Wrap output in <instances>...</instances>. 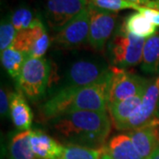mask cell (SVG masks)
<instances>
[{
	"label": "cell",
	"instance_id": "cell-1",
	"mask_svg": "<svg viewBox=\"0 0 159 159\" xmlns=\"http://www.w3.org/2000/svg\"><path fill=\"white\" fill-rule=\"evenodd\" d=\"M51 121L53 129L68 144L97 149L105 146L111 126L107 111H77Z\"/></svg>",
	"mask_w": 159,
	"mask_h": 159
},
{
	"label": "cell",
	"instance_id": "cell-2",
	"mask_svg": "<svg viewBox=\"0 0 159 159\" xmlns=\"http://www.w3.org/2000/svg\"><path fill=\"white\" fill-rule=\"evenodd\" d=\"M111 78L112 72L110 66L108 73L92 85L59 89L42 105V114L46 119L51 120L77 111H107Z\"/></svg>",
	"mask_w": 159,
	"mask_h": 159
},
{
	"label": "cell",
	"instance_id": "cell-3",
	"mask_svg": "<svg viewBox=\"0 0 159 159\" xmlns=\"http://www.w3.org/2000/svg\"><path fill=\"white\" fill-rule=\"evenodd\" d=\"M51 74V65L44 57H29L23 65L17 81L18 90L31 100L45 94Z\"/></svg>",
	"mask_w": 159,
	"mask_h": 159
},
{
	"label": "cell",
	"instance_id": "cell-4",
	"mask_svg": "<svg viewBox=\"0 0 159 159\" xmlns=\"http://www.w3.org/2000/svg\"><path fill=\"white\" fill-rule=\"evenodd\" d=\"M145 41L146 39L137 37L121 27L109 44L110 57L114 66L125 69L142 63Z\"/></svg>",
	"mask_w": 159,
	"mask_h": 159
},
{
	"label": "cell",
	"instance_id": "cell-5",
	"mask_svg": "<svg viewBox=\"0 0 159 159\" xmlns=\"http://www.w3.org/2000/svg\"><path fill=\"white\" fill-rule=\"evenodd\" d=\"M111 70L112 72V78L109 93L108 107L146 91L148 82L142 77L114 66H111Z\"/></svg>",
	"mask_w": 159,
	"mask_h": 159
},
{
	"label": "cell",
	"instance_id": "cell-6",
	"mask_svg": "<svg viewBox=\"0 0 159 159\" xmlns=\"http://www.w3.org/2000/svg\"><path fill=\"white\" fill-rule=\"evenodd\" d=\"M89 5V0H47L45 18L49 28L58 32Z\"/></svg>",
	"mask_w": 159,
	"mask_h": 159
},
{
	"label": "cell",
	"instance_id": "cell-7",
	"mask_svg": "<svg viewBox=\"0 0 159 159\" xmlns=\"http://www.w3.org/2000/svg\"><path fill=\"white\" fill-rule=\"evenodd\" d=\"M110 71V66H104L89 60L74 62L64 78V84L59 89H77L92 85L99 81Z\"/></svg>",
	"mask_w": 159,
	"mask_h": 159
},
{
	"label": "cell",
	"instance_id": "cell-8",
	"mask_svg": "<svg viewBox=\"0 0 159 159\" xmlns=\"http://www.w3.org/2000/svg\"><path fill=\"white\" fill-rule=\"evenodd\" d=\"M89 8L90 11V25L89 43L96 50H102L113 33L117 13L113 11L100 9L89 1Z\"/></svg>",
	"mask_w": 159,
	"mask_h": 159
},
{
	"label": "cell",
	"instance_id": "cell-9",
	"mask_svg": "<svg viewBox=\"0 0 159 159\" xmlns=\"http://www.w3.org/2000/svg\"><path fill=\"white\" fill-rule=\"evenodd\" d=\"M90 11L89 6L74 18L54 36L53 41L63 48H74L89 42Z\"/></svg>",
	"mask_w": 159,
	"mask_h": 159
},
{
	"label": "cell",
	"instance_id": "cell-10",
	"mask_svg": "<svg viewBox=\"0 0 159 159\" xmlns=\"http://www.w3.org/2000/svg\"><path fill=\"white\" fill-rule=\"evenodd\" d=\"M158 104L159 76L154 81L148 83L142 98L141 106L128 120V122L123 126L122 130L129 132L142 125H148L154 120L159 119L157 116Z\"/></svg>",
	"mask_w": 159,
	"mask_h": 159
},
{
	"label": "cell",
	"instance_id": "cell-11",
	"mask_svg": "<svg viewBox=\"0 0 159 159\" xmlns=\"http://www.w3.org/2000/svg\"><path fill=\"white\" fill-rule=\"evenodd\" d=\"M143 159H148L159 146V119L127 133Z\"/></svg>",
	"mask_w": 159,
	"mask_h": 159
},
{
	"label": "cell",
	"instance_id": "cell-12",
	"mask_svg": "<svg viewBox=\"0 0 159 159\" xmlns=\"http://www.w3.org/2000/svg\"><path fill=\"white\" fill-rule=\"evenodd\" d=\"M30 147L36 159H59L64 146L55 139L40 130H31Z\"/></svg>",
	"mask_w": 159,
	"mask_h": 159
},
{
	"label": "cell",
	"instance_id": "cell-13",
	"mask_svg": "<svg viewBox=\"0 0 159 159\" xmlns=\"http://www.w3.org/2000/svg\"><path fill=\"white\" fill-rule=\"evenodd\" d=\"M10 118L19 131H29L33 122V112L20 91L10 95Z\"/></svg>",
	"mask_w": 159,
	"mask_h": 159
},
{
	"label": "cell",
	"instance_id": "cell-14",
	"mask_svg": "<svg viewBox=\"0 0 159 159\" xmlns=\"http://www.w3.org/2000/svg\"><path fill=\"white\" fill-rule=\"evenodd\" d=\"M145 93V92H144ZM144 93L125 100L113 103L108 107L110 118L116 129L122 130L123 126L128 122L142 104Z\"/></svg>",
	"mask_w": 159,
	"mask_h": 159
},
{
	"label": "cell",
	"instance_id": "cell-15",
	"mask_svg": "<svg viewBox=\"0 0 159 159\" xmlns=\"http://www.w3.org/2000/svg\"><path fill=\"white\" fill-rule=\"evenodd\" d=\"M103 152L111 159H143L127 134H120L111 137L105 144Z\"/></svg>",
	"mask_w": 159,
	"mask_h": 159
},
{
	"label": "cell",
	"instance_id": "cell-16",
	"mask_svg": "<svg viewBox=\"0 0 159 159\" xmlns=\"http://www.w3.org/2000/svg\"><path fill=\"white\" fill-rule=\"evenodd\" d=\"M30 131H19L11 134L8 144V158L36 159L29 143Z\"/></svg>",
	"mask_w": 159,
	"mask_h": 159
},
{
	"label": "cell",
	"instance_id": "cell-17",
	"mask_svg": "<svg viewBox=\"0 0 159 159\" xmlns=\"http://www.w3.org/2000/svg\"><path fill=\"white\" fill-rule=\"evenodd\" d=\"M142 69L148 74L159 72V34L147 38L142 51Z\"/></svg>",
	"mask_w": 159,
	"mask_h": 159
},
{
	"label": "cell",
	"instance_id": "cell-18",
	"mask_svg": "<svg viewBox=\"0 0 159 159\" xmlns=\"http://www.w3.org/2000/svg\"><path fill=\"white\" fill-rule=\"evenodd\" d=\"M122 27L128 32L137 37L147 39L155 34L156 26L152 24L141 12H134L125 19Z\"/></svg>",
	"mask_w": 159,
	"mask_h": 159
},
{
	"label": "cell",
	"instance_id": "cell-19",
	"mask_svg": "<svg viewBox=\"0 0 159 159\" xmlns=\"http://www.w3.org/2000/svg\"><path fill=\"white\" fill-rule=\"evenodd\" d=\"M28 57V54L18 51L11 46L4 51H1L2 65L8 74L15 80L19 78L23 65Z\"/></svg>",
	"mask_w": 159,
	"mask_h": 159
},
{
	"label": "cell",
	"instance_id": "cell-20",
	"mask_svg": "<svg viewBox=\"0 0 159 159\" xmlns=\"http://www.w3.org/2000/svg\"><path fill=\"white\" fill-rule=\"evenodd\" d=\"M103 148L97 149L67 144L64 146L62 155L59 159H101Z\"/></svg>",
	"mask_w": 159,
	"mask_h": 159
},
{
	"label": "cell",
	"instance_id": "cell-21",
	"mask_svg": "<svg viewBox=\"0 0 159 159\" xmlns=\"http://www.w3.org/2000/svg\"><path fill=\"white\" fill-rule=\"evenodd\" d=\"M17 31L11 23V15L5 17L0 25V50L4 51L9 47H11Z\"/></svg>",
	"mask_w": 159,
	"mask_h": 159
},
{
	"label": "cell",
	"instance_id": "cell-22",
	"mask_svg": "<svg viewBox=\"0 0 159 159\" xmlns=\"http://www.w3.org/2000/svg\"><path fill=\"white\" fill-rule=\"evenodd\" d=\"M11 23L16 31L29 29L34 21L33 12L27 7H20L11 15Z\"/></svg>",
	"mask_w": 159,
	"mask_h": 159
},
{
	"label": "cell",
	"instance_id": "cell-23",
	"mask_svg": "<svg viewBox=\"0 0 159 159\" xmlns=\"http://www.w3.org/2000/svg\"><path fill=\"white\" fill-rule=\"evenodd\" d=\"M91 4L100 9L106 11H119L125 9H134L138 10L140 6L134 4L128 0H89Z\"/></svg>",
	"mask_w": 159,
	"mask_h": 159
},
{
	"label": "cell",
	"instance_id": "cell-24",
	"mask_svg": "<svg viewBox=\"0 0 159 159\" xmlns=\"http://www.w3.org/2000/svg\"><path fill=\"white\" fill-rule=\"evenodd\" d=\"M50 43H51V39L46 31L34 43L29 52V57H43V55L49 49Z\"/></svg>",
	"mask_w": 159,
	"mask_h": 159
},
{
	"label": "cell",
	"instance_id": "cell-25",
	"mask_svg": "<svg viewBox=\"0 0 159 159\" xmlns=\"http://www.w3.org/2000/svg\"><path fill=\"white\" fill-rule=\"evenodd\" d=\"M10 94L7 93V91L2 87L0 91V111L2 117H8L10 116Z\"/></svg>",
	"mask_w": 159,
	"mask_h": 159
},
{
	"label": "cell",
	"instance_id": "cell-26",
	"mask_svg": "<svg viewBox=\"0 0 159 159\" xmlns=\"http://www.w3.org/2000/svg\"><path fill=\"white\" fill-rule=\"evenodd\" d=\"M137 11L141 12L143 16L147 18L148 20L152 24H154L156 27L157 26L159 27V10L149 8L147 6H140Z\"/></svg>",
	"mask_w": 159,
	"mask_h": 159
},
{
	"label": "cell",
	"instance_id": "cell-27",
	"mask_svg": "<svg viewBox=\"0 0 159 159\" xmlns=\"http://www.w3.org/2000/svg\"><path fill=\"white\" fill-rule=\"evenodd\" d=\"M134 4H136L138 6H148V4L151 1V0H128Z\"/></svg>",
	"mask_w": 159,
	"mask_h": 159
},
{
	"label": "cell",
	"instance_id": "cell-28",
	"mask_svg": "<svg viewBox=\"0 0 159 159\" xmlns=\"http://www.w3.org/2000/svg\"><path fill=\"white\" fill-rule=\"evenodd\" d=\"M146 6L149 7V8H153V9L159 10V0H151L148 4V6Z\"/></svg>",
	"mask_w": 159,
	"mask_h": 159
},
{
	"label": "cell",
	"instance_id": "cell-29",
	"mask_svg": "<svg viewBox=\"0 0 159 159\" xmlns=\"http://www.w3.org/2000/svg\"><path fill=\"white\" fill-rule=\"evenodd\" d=\"M148 159H159V146L158 148L154 151V153L150 156V157Z\"/></svg>",
	"mask_w": 159,
	"mask_h": 159
},
{
	"label": "cell",
	"instance_id": "cell-30",
	"mask_svg": "<svg viewBox=\"0 0 159 159\" xmlns=\"http://www.w3.org/2000/svg\"><path fill=\"white\" fill-rule=\"evenodd\" d=\"M101 159H111V157H109L107 154L104 153V152L102 151V157H101Z\"/></svg>",
	"mask_w": 159,
	"mask_h": 159
}]
</instances>
